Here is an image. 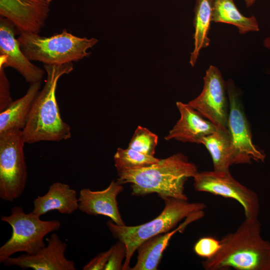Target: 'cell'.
<instances>
[{
	"label": "cell",
	"mask_w": 270,
	"mask_h": 270,
	"mask_svg": "<svg viewBox=\"0 0 270 270\" xmlns=\"http://www.w3.org/2000/svg\"><path fill=\"white\" fill-rule=\"evenodd\" d=\"M200 144L210 153L214 170L230 171L229 168L233 162L228 131L218 128L214 132L202 138L200 142Z\"/></svg>",
	"instance_id": "cell-21"
},
{
	"label": "cell",
	"mask_w": 270,
	"mask_h": 270,
	"mask_svg": "<svg viewBox=\"0 0 270 270\" xmlns=\"http://www.w3.org/2000/svg\"><path fill=\"white\" fill-rule=\"evenodd\" d=\"M22 130L0 134V198L13 202L23 193L28 180Z\"/></svg>",
	"instance_id": "cell-7"
},
{
	"label": "cell",
	"mask_w": 270,
	"mask_h": 270,
	"mask_svg": "<svg viewBox=\"0 0 270 270\" xmlns=\"http://www.w3.org/2000/svg\"><path fill=\"white\" fill-rule=\"evenodd\" d=\"M247 8L252 6L256 2V0H244Z\"/></svg>",
	"instance_id": "cell-29"
},
{
	"label": "cell",
	"mask_w": 270,
	"mask_h": 270,
	"mask_svg": "<svg viewBox=\"0 0 270 270\" xmlns=\"http://www.w3.org/2000/svg\"><path fill=\"white\" fill-rule=\"evenodd\" d=\"M176 105L180 118L164 137L166 140L174 139L184 142L200 144L202 138L218 130L213 123L206 120L188 104L177 102Z\"/></svg>",
	"instance_id": "cell-15"
},
{
	"label": "cell",
	"mask_w": 270,
	"mask_h": 270,
	"mask_svg": "<svg viewBox=\"0 0 270 270\" xmlns=\"http://www.w3.org/2000/svg\"><path fill=\"white\" fill-rule=\"evenodd\" d=\"M160 160L129 148L126 149L119 148L114 155V166L118 173L145 168L157 162Z\"/></svg>",
	"instance_id": "cell-22"
},
{
	"label": "cell",
	"mask_w": 270,
	"mask_h": 270,
	"mask_svg": "<svg viewBox=\"0 0 270 270\" xmlns=\"http://www.w3.org/2000/svg\"><path fill=\"white\" fill-rule=\"evenodd\" d=\"M212 20L232 24L242 34L260 30L256 18L254 16L249 17L244 16L233 0H213Z\"/></svg>",
	"instance_id": "cell-19"
},
{
	"label": "cell",
	"mask_w": 270,
	"mask_h": 270,
	"mask_svg": "<svg viewBox=\"0 0 270 270\" xmlns=\"http://www.w3.org/2000/svg\"><path fill=\"white\" fill-rule=\"evenodd\" d=\"M46 0L50 3L53 0Z\"/></svg>",
	"instance_id": "cell-30"
},
{
	"label": "cell",
	"mask_w": 270,
	"mask_h": 270,
	"mask_svg": "<svg viewBox=\"0 0 270 270\" xmlns=\"http://www.w3.org/2000/svg\"><path fill=\"white\" fill-rule=\"evenodd\" d=\"M78 208L76 190L68 184L56 182L50 186L46 194L38 196L34 200L32 212L40 217L53 210L62 214H70Z\"/></svg>",
	"instance_id": "cell-17"
},
{
	"label": "cell",
	"mask_w": 270,
	"mask_h": 270,
	"mask_svg": "<svg viewBox=\"0 0 270 270\" xmlns=\"http://www.w3.org/2000/svg\"><path fill=\"white\" fill-rule=\"evenodd\" d=\"M226 86L230 105L228 127L233 164H250L252 160L264 162L266 154L252 141L240 92L232 79L226 82Z\"/></svg>",
	"instance_id": "cell-8"
},
{
	"label": "cell",
	"mask_w": 270,
	"mask_h": 270,
	"mask_svg": "<svg viewBox=\"0 0 270 270\" xmlns=\"http://www.w3.org/2000/svg\"><path fill=\"white\" fill-rule=\"evenodd\" d=\"M50 12L46 0H0V14L8 19L19 33L38 34Z\"/></svg>",
	"instance_id": "cell-13"
},
{
	"label": "cell",
	"mask_w": 270,
	"mask_h": 270,
	"mask_svg": "<svg viewBox=\"0 0 270 270\" xmlns=\"http://www.w3.org/2000/svg\"><path fill=\"white\" fill-rule=\"evenodd\" d=\"M123 190L122 184L118 180H112L106 188L102 190L82 188L78 197V209L88 215L104 216L110 218L116 224L126 225L120 214L116 200Z\"/></svg>",
	"instance_id": "cell-14"
},
{
	"label": "cell",
	"mask_w": 270,
	"mask_h": 270,
	"mask_svg": "<svg viewBox=\"0 0 270 270\" xmlns=\"http://www.w3.org/2000/svg\"><path fill=\"white\" fill-rule=\"evenodd\" d=\"M48 244L34 254H22L10 256L3 262L6 266H16L34 270H76L74 261L65 256L68 244L56 233L46 238Z\"/></svg>",
	"instance_id": "cell-12"
},
{
	"label": "cell",
	"mask_w": 270,
	"mask_h": 270,
	"mask_svg": "<svg viewBox=\"0 0 270 270\" xmlns=\"http://www.w3.org/2000/svg\"><path fill=\"white\" fill-rule=\"evenodd\" d=\"M264 47L270 50V37L266 38L263 41Z\"/></svg>",
	"instance_id": "cell-28"
},
{
	"label": "cell",
	"mask_w": 270,
	"mask_h": 270,
	"mask_svg": "<svg viewBox=\"0 0 270 270\" xmlns=\"http://www.w3.org/2000/svg\"><path fill=\"white\" fill-rule=\"evenodd\" d=\"M158 143V136L148 128L138 126L128 144V148L142 154L154 156Z\"/></svg>",
	"instance_id": "cell-23"
},
{
	"label": "cell",
	"mask_w": 270,
	"mask_h": 270,
	"mask_svg": "<svg viewBox=\"0 0 270 270\" xmlns=\"http://www.w3.org/2000/svg\"><path fill=\"white\" fill-rule=\"evenodd\" d=\"M220 241L218 252L202 262L204 270H270V242L262 237L258 218H246Z\"/></svg>",
	"instance_id": "cell-1"
},
{
	"label": "cell",
	"mask_w": 270,
	"mask_h": 270,
	"mask_svg": "<svg viewBox=\"0 0 270 270\" xmlns=\"http://www.w3.org/2000/svg\"><path fill=\"white\" fill-rule=\"evenodd\" d=\"M4 67L0 65V112L6 108L12 102L10 84L5 74Z\"/></svg>",
	"instance_id": "cell-26"
},
{
	"label": "cell",
	"mask_w": 270,
	"mask_h": 270,
	"mask_svg": "<svg viewBox=\"0 0 270 270\" xmlns=\"http://www.w3.org/2000/svg\"><path fill=\"white\" fill-rule=\"evenodd\" d=\"M220 246V240L212 236H204L194 244V250L198 256L206 259L216 254Z\"/></svg>",
	"instance_id": "cell-24"
},
{
	"label": "cell",
	"mask_w": 270,
	"mask_h": 270,
	"mask_svg": "<svg viewBox=\"0 0 270 270\" xmlns=\"http://www.w3.org/2000/svg\"><path fill=\"white\" fill-rule=\"evenodd\" d=\"M204 210L196 212L188 216L176 228L152 236L142 242L138 248L137 261L132 270H156L162 253L169 241L176 232H182L190 223L204 216Z\"/></svg>",
	"instance_id": "cell-16"
},
{
	"label": "cell",
	"mask_w": 270,
	"mask_h": 270,
	"mask_svg": "<svg viewBox=\"0 0 270 270\" xmlns=\"http://www.w3.org/2000/svg\"><path fill=\"white\" fill-rule=\"evenodd\" d=\"M41 82L30 84L26 94L0 112V134L24 128L32 103L40 92Z\"/></svg>",
	"instance_id": "cell-18"
},
{
	"label": "cell",
	"mask_w": 270,
	"mask_h": 270,
	"mask_svg": "<svg viewBox=\"0 0 270 270\" xmlns=\"http://www.w3.org/2000/svg\"><path fill=\"white\" fill-rule=\"evenodd\" d=\"M193 178L196 191L234 199L242 206L246 218H258L260 202L257 194L236 180L230 171L198 172Z\"/></svg>",
	"instance_id": "cell-9"
},
{
	"label": "cell",
	"mask_w": 270,
	"mask_h": 270,
	"mask_svg": "<svg viewBox=\"0 0 270 270\" xmlns=\"http://www.w3.org/2000/svg\"><path fill=\"white\" fill-rule=\"evenodd\" d=\"M198 172L196 165L186 156L177 153L150 166L118 172L117 180L122 184H130L132 194L135 196L156 193L162 198L188 200L185 183Z\"/></svg>",
	"instance_id": "cell-2"
},
{
	"label": "cell",
	"mask_w": 270,
	"mask_h": 270,
	"mask_svg": "<svg viewBox=\"0 0 270 270\" xmlns=\"http://www.w3.org/2000/svg\"><path fill=\"white\" fill-rule=\"evenodd\" d=\"M16 30L12 22L0 16V65L14 68L30 84L41 82L45 70L32 64L24 54L18 38H15Z\"/></svg>",
	"instance_id": "cell-11"
},
{
	"label": "cell",
	"mask_w": 270,
	"mask_h": 270,
	"mask_svg": "<svg viewBox=\"0 0 270 270\" xmlns=\"http://www.w3.org/2000/svg\"><path fill=\"white\" fill-rule=\"evenodd\" d=\"M46 74L44 85L32 103L22 132L26 143L42 141L59 142L71 137L70 126L62 119L56 98L59 78L74 70L72 62L44 64Z\"/></svg>",
	"instance_id": "cell-3"
},
{
	"label": "cell",
	"mask_w": 270,
	"mask_h": 270,
	"mask_svg": "<svg viewBox=\"0 0 270 270\" xmlns=\"http://www.w3.org/2000/svg\"><path fill=\"white\" fill-rule=\"evenodd\" d=\"M28 58L44 64H62L77 62L90 55L88 50L96 45V38H80L64 30L49 37L22 32L18 38Z\"/></svg>",
	"instance_id": "cell-5"
},
{
	"label": "cell",
	"mask_w": 270,
	"mask_h": 270,
	"mask_svg": "<svg viewBox=\"0 0 270 270\" xmlns=\"http://www.w3.org/2000/svg\"><path fill=\"white\" fill-rule=\"evenodd\" d=\"M213 0H196L194 8V49L190 53V63L194 67L200 50L208 47L210 43L208 36L212 22Z\"/></svg>",
	"instance_id": "cell-20"
},
{
	"label": "cell",
	"mask_w": 270,
	"mask_h": 270,
	"mask_svg": "<svg viewBox=\"0 0 270 270\" xmlns=\"http://www.w3.org/2000/svg\"><path fill=\"white\" fill-rule=\"evenodd\" d=\"M268 74H270V70H268Z\"/></svg>",
	"instance_id": "cell-31"
},
{
	"label": "cell",
	"mask_w": 270,
	"mask_h": 270,
	"mask_svg": "<svg viewBox=\"0 0 270 270\" xmlns=\"http://www.w3.org/2000/svg\"><path fill=\"white\" fill-rule=\"evenodd\" d=\"M0 220L12 228L10 238L0 248V263L18 252L36 254L46 246L44 236L61 226L58 220H42L32 212L25 213L19 206L12 208L10 214L2 216Z\"/></svg>",
	"instance_id": "cell-6"
},
{
	"label": "cell",
	"mask_w": 270,
	"mask_h": 270,
	"mask_svg": "<svg viewBox=\"0 0 270 270\" xmlns=\"http://www.w3.org/2000/svg\"><path fill=\"white\" fill-rule=\"evenodd\" d=\"M201 93L188 104L218 128L228 130L230 112L226 82L218 68L210 66L204 78Z\"/></svg>",
	"instance_id": "cell-10"
},
{
	"label": "cell",
	"mask_w": 270,
	"mask_h": 270,
	"mask_svg": "<svg viewBox=\"0 0 270 270\" xmlns=\"http://www.w3.org/2000/svg\"><path fill=\"white\" fill-rule=\"evenodd\" d=\"M111 252L104 270H120L122 268V261L126 253V244L118 241L110 248Z\"/></svg>",
	"instance_id": "cell-25"
},
{
	"label": "cell",
	"mask_w": 270,
	"mask_h": 270,
	"mask_svg": "<svg viewBox=\"0 0 270 270\" xmlns=\"http://www.w3.org/2000/svg\"><path fill=\"white\" fill-rule=\"evenodd\" d=\"M111 252L110 248L92 258L83 267V270H104Z\"/></svg>",
	"instance_id": "cell-27"
},
{
	"label": "cell",
	"mask_w": 270,
	"mask_h": 270,
	"mask_svg": "<svg viewBox=\"0 0 270 270\" xmlns=\"http://www.w3.org/2000/svg\"><path fill=\"white\" fill-rule=\"evenodd\" d=\"M165 206L161 213L150 221L136 226H120L112 220L106 225L112 236L126 244V256L122 270H131L130 263L138 246L146 240L170 231L182 220L196 212L206 208L202 202H189L188 200L166 197L162 198Z\"/></svg>",
	"instance_id": "cell-4"
}]
</instances>
